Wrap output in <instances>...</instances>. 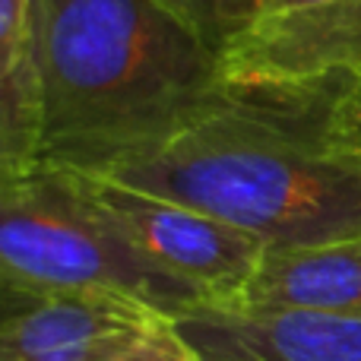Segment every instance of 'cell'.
Instances as JSON below:
<instances>
[{
	"instance_id": "9c48e42d",
	"label": "cell",
	"mask_w": 361,
	"mask_h": 361,
	"mask_svg": "<svg viewBox=\"0 0 361 361\" xmlns=\"http://www.w3.org/2000/svg\"><path fill=\"white\" fill-rule=\"evenodd\" d=\"M44 86L32 0H0V178L42 162Z\"/></svg>"
},
{
	"instance_id": "8fae6325",
	"label": "cell",
	"mask_w": 361,
	"mask_h": 361,
	"mask_svg": "<svg viewBox=\"0 0 361 361\" xmlns=\"http://www.w3.org/2000/svg\"><path fill=\"white\" fill-rule=\"evenodd\" d=\"M105 361H200V358L187 345V339L178 333L175 320H165L156 330L137 336L130 345H124L118 355Z\"/></svg>"
},
{
	"instance_id": "8992f818",
	"label": "cell",
	"mask_w": 361,
	"mask_h": 361,
	"mask_svg": "<svg viewBox=\"0 0 361 361\" xmlns=\"http://www.w3.org/2000/svg\"><path fill=\"white\" fill-rule=\"evenodd\" d=\"M175 326L200 361H361L358 314L200 307Z\"/></svg>"
},
{
	"instance_id": "7a4b0ae2",
	"label": "cell",
	"mask_w": 361,
	"mask_h": 361,
	"mask_svg": "<svg viewBox=\"0 0 361 361\" xmlns=\"http://www.w3.org/2000/svg\"><path fill=\"white\" fill-rule=\"evenodd\" d=\"M42 162L105 175L216 99L219 57L162 0H32Z\"/></svg>"
},
{
	"instance_id": "52a82bcc",
	"label": "cell",
	"mask_w": 361,
	"mask_h": 361,
	"mask_svg": "<svg viewBox=\"0 0 361 361\" xmlns=\"http://www.w3.org/2000/svg\"><path fill=\"white\" fill-rule=\"evenodd\" d=\"M165 314L114 292H0V361H38L118 336H140Z\"/></svg>"
},
{
	"instance_id": "3957f363",
	"label": "cell",
	"mask_w": 361,
	"mask_h": 361,
	"mask_svg": "<svg viewBox=\"0 0 361 361\" xmlns=\"http://www.w3.org/2000/svg\"><path fill=\"white\" fill-rule=\"evenodd\" d=\"M0 292H114L169 320L209 307L187 282L149 263L48 162L0 178Z\"/></svg>"
},
{
	"instance_id": "30bf717a",
	"label": "cell",
	"mask_w": 361,
	"mask_h": 361,
	"mask_svg": "<svg viewBox=\"0 0 361 361\" xmlns=\"http://www.w3.org/2000/svg\"><path fill=\"white\" fill-rule=\"evenodd\" d=\"M162 4L171 6L219 57L222 44L247 23L260 0H162Z\"/></svg>"
},
{
	"instance_id": "6da1fadb",
	"label": "cell",
	"mask_w": 361,
	"mask_h": 361,
	"mask_svg": "<svg viewBox=\"0 0 361 361\" xmlns=\"http://www.w3.org/2000/svg\"><path fill=\"white\" fill-rule=\"evenodd\" d=\"M105 178L178 200L267 250L361 238V82H231Z\"/></svg>"
},
{
	"instance_id": "277c9868",
	"label": "cell",
	"mask_w": 361,
	"mask_h": 361,
	"mask_svg": "<svg viewBox=\"0 0 361 361\" xmlns=\"http://www.w3.org/2000/svg\"><path fill=\"white\" fill-rule=\"evenodd\" d=\"M70 178L146 260L197 288L209 307H235L241 301L267 254L257 238L209 212L114 178L89 171H70Z\"/></svg>"
},
{
	"instance_id": "ba28073f",
	"label": "cell",
	"mask_w": 361,
	"mask_h": 361,
	"mask_svg": "<svg viewBox=\"0 0 361 361\" xmlns=\"http://www.w3.org/2000/svg\"><path fill=\"white\" fill-rule=\"evenodd\" d=\"M235 307L361 317V238L317 247L267 250Z\"/></svg>"
},
{
	"instance_id": "5b68a950",
	"label": "cell",
	"mask_w": 361,
	"mask_h": 361,
	"mask_svg": "<svg viewBox=\"0 0 361 361\" xmlns=\"http://www.w3.org/2000/svg\"><path fill=\"white\" fill-rule=\"evenodd\" d=\"M219 67L231 82H361V0H260Z\"/></svg>"
}]
</instances>
